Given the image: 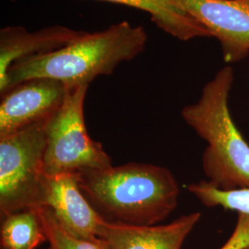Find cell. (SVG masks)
Returning a JSON list of instances; mask_svg holds the SVG:
<instances>
[{"label": "cell", "instance_id": "1", "mask_svg": "<svg viewBox=\"0 0 249 249\" xmlns=\"http://www.w3.org/2000/svg\"><path fill=\"white\" fill-rule=\"evenodd\" d=\"M83 195L109 223L155 225L178 207L179 184L168 168L144 162L113 164L78 175Z\"/></svg>", "mask_w": 249, "mask_h": 249}, {"label": "cell", "instance_id": "2", "mask_svg": "<svg viewBox=\"0 0 249 249\" xmlns=\"http://www.w3.org/2000/svg\"><path fill=\"white\" fill-rule=\"evenodd\" d=\"M147 41L145 29L126 20L101 32L86 33L60 49L12 64L6 89L39 78L59 80L68 87L89 84L98 76L111 75L119 64L142 53Z\"/></svg>", "mask_w": 249, "mask_h": 249}, {"label": "cell", "instance_id": "3", "mask_svg": "<svg viewBox=\"0 0 249 249\" xmlns=\"http://www.w3.org/2000/svg\"><path fill=\"white\" fill-rule=\"evenodd\" d=\"M233 81V69L223 67L206 83L198 101L181 112L184 121L207 142L201 156L207 181L224 191L249 188V144L229 108Z\"/></svg>", "mask_w": 249, "mask_h": 249}, {"label": "cell", "instance_id": "4", "mask_svg": "<svg viewBox=\"0 0 249 249\" xmlns=\"http://www.w3.org/2000/svg\"><path fill=\"white\" fill-rule=\"evenodd\" d=\"M47 122L0 138L1 218L42 207Z\"/></svg>", "mask_w": 249, "mask_h": 249}, {"label": "cell", "instance_id": "5", "mask_svg": "<svg viewBox=\"0 0 249 249\" xmlns=\"http://www.w3.org/2000/svg\"><path fill=\"white\" fill-rule=\"evenodd\" d=\"M89 84L70 87L62 106L46 124L44 167L46 175L75 174L112 165L101 143L93 141L84 120Z\"/></svg>", "mask_w": 249, "mask_h": 249}, {"label": "cell", "instance_id": "6", "mask_svg": "<svg viewBox=\"0 0 249 249\" xmlns=\"http://www.w3.org/2000/svg\"><path fill=\"white\" fill-rule=\"evenodd\" d=\"M221 44L228 64L249 55V6L240 0H169Z\"/></svg>", "mask_w": 249, "mask_h": 249}, {"label": "cell", "instance_id": "7", "mask_svg": "<svg viewBox=\"0 0 249 249\" xmlns=\"http://www.w3.org/2000/svg\"><path fill=\"white\" fill-rule=\"evenodd\" d=\"M70 87L59 80L32 79L1 93L0 138L48 121L62 106Z\"/></svg>", "mask_w": 249, "mask_h": 249}, {"label": "cell", "instance_id": "8", "mask_svg": "<svg viewBox=\"0 0 249 249\" xmlns=\"http://www.w3.org/2000/svg\"><path fill=\"white\" fill-rule=\"evenodd\" d=\"M58 223L72 234L88 238H101L107 223L81 192L78 175H46L43 204Z\"/></svg>", "mask_w": 249, "mask_h": 249}, {"label": "cell", "instance_id": "9", "mask_svg": "<svg viewBox=\"0 0 249 249\" xmlns=\"http://www.w3.org/2000/svg\"><path fill=\"white\" fill-rule=\"evenodd\" d=\"M200 217V213H193L183 215L172 223L155 225L107 222L101 238L111 249H182Z\"/></svg>", "mask_w": 249, "mask_h": 249}, {"label": "cell", "instance_id": "10", "mask_svg": "<svg viewBox=\"0 0 249 249\" xmlns=\"http://www.w3.org/2000/svg\"><path fill=\"white\" fill-rule=\"evenodd\" d=\"M86 34L68 27H47L34 33L20 26L0 30V92L7 89L8 71L20 59L50 53L70 45Z\"/></svg>", "mask_w": 249, "mask_h": 249}, {"label": "cell", "instance_id": "11", "mask_svg": "<svg viewBox=\"0 0 249 249\" xmlns=\"http://www.w3.org/2000/svg\"><path fill=\"white\" fill-rule=\"evenodd\" d=\"M16 1V0H11ZM126 6L147 12L151 21L164 33L182 41L198 37H213L193 18L180 10L169 0H98Z\"/></svg>", "mask_w": 249, "mask_h": 249}, {"label": "cell", "instance_id": "12", "mask_svg": "<svg viewBox=\"0 0 249 249\" xmlns=\"http://www.w3.org/2000/svg\"><path fill=\"white\" fill-rule=\"evenodd\" d=\"M47 242L36 210H24L2 218V249H36Z\"/></svg>", "mask_w": 249, "mask_h": 249}, {"label": "cell", "instance_id": "13", "mask_svg": "<svg viewBox=\"0 0 249 249\" xmlns=\"http://www.w3.org/2000/svg\"><path fill=\"white\" fill-rule=\"evenodd\" d=\"M35 210L49 244L48 249H111L103 238H83L67 231L56 221L48 208Z\"/></svg>", "mask_w": 249, "mask_h": 249}, {"label": "cell", "instance_id": "14", "mask_svg": "<svg viewBox=\"0 0 249 249\" xmlns=\"http://www.w3.org/2000/svg\"><path fill=\"white\" fill-rule=\"evenodd\" d=\"M187 189L208 208L222 207L238 214H249V188L224 191L213 187L207 180H201L187 185Z\"/></svg>", "mask_w": 249, "mask_h": 249}, {"label": "cell", "instance_id": "15", "mask_svg": "<svg viewBox=\"0 0 249 249\" xmlns=\"http://www.w3.org/2000/svg\"><path fill=\"white\" fill-rule=\"evenodd\" d=\"M249 248V214L239 213L231 236L220 249H245Z\"/></svg>", "mask_w": 249, "mask_h": 249}, {"label": "cell", "instance_id": "16", "mask_svg": "<svg viewBox=\"0 0 249 249\" xmlns=\"http://www.w3.org/2000/svg\"><path fill=\"white\" fill-rule=\"evenodd\" d=\"M242 2H244L245 4H247V5H249V0H240Z\"/></svg>", "mask_w": 249, "mask_h": 249}, {"label": "cell", "instance_id": "17", "mask_svg": "<svg viewBox=\"0 0 249 249\" xmlns=\"http://www.w3.org/2000/svg\"><path fill=\"white\" fill-rule=\"evenodd\" d=\"M249 249V248H247V249Z\"/></svg>", "mask_w": 249, "mask_h": 249}, {"label": "cell", "instance_id": "18", "mask_svg": "<svg viewBox=\"0 0 249 249\" xmlns=\"http://www.w3.org/2000/svg\"></svg>", "mask_w": 249, "mask_h": 249}]
</instances>
